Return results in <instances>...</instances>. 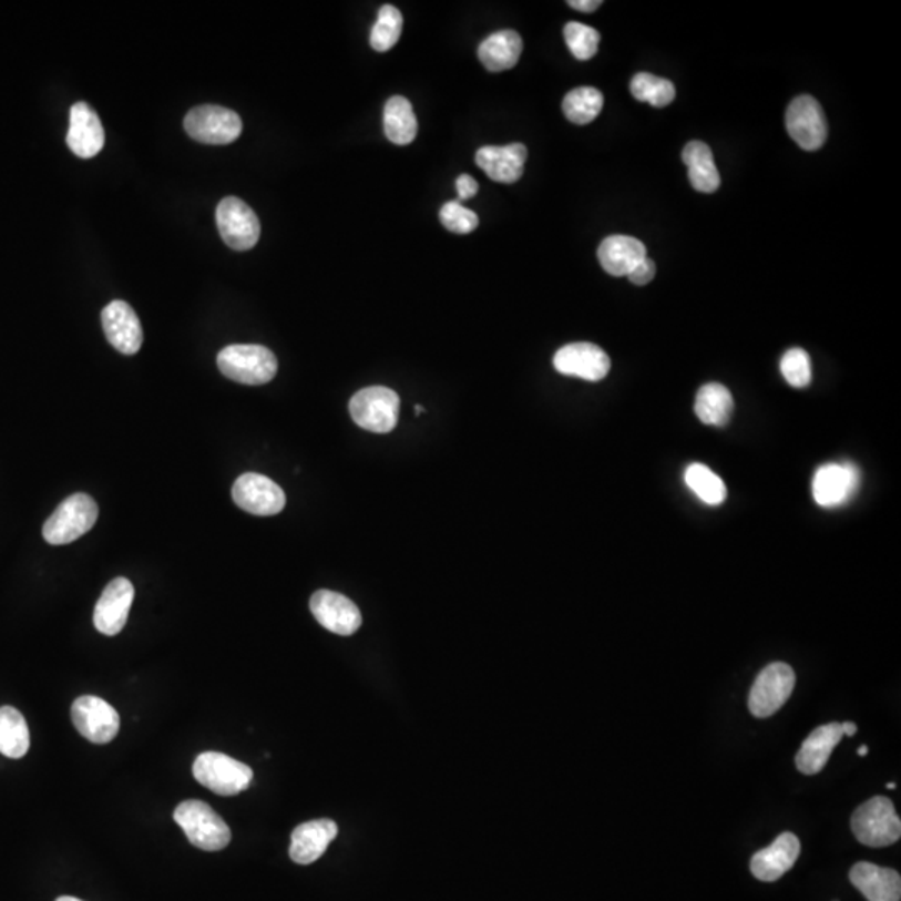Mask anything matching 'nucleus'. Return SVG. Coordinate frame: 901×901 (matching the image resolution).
Segmentation results:
<instances>
[{"label": "nucleus", "instance_id": "f257e3e1", "mask_svg": "<svg viewBox=\"0 0 901 901\" xmlns=\"http://www.w3.org/2000/svg\"><path fill=\"white\" fill-rule=\"evenodd\" d=\"M174 820L183 828L191 844L204 851H219L229 844L231 830L226 821L201 800H186L174 811Z\"/></svg>", "mask_w": 901, "mask_h": 901}, {"label": "nucleus", "instance_id": "f03ea898", "mask_svg": "<svg viewBox=\"0 0 901 901\" xmlns=\"http://www.w3.org/2000/svg\"><path fill=\"white\" fill-rule=\"evenodd\" d=\"M217 366L226 378L247 386L273 381L277 359L273 351L257 345H233L217 355Z\"/></svg>", "mask_w": 901, "mask_h": 901}, {"label": "nucleus", "instance_id": "7ed1b4c3", "mask_svg": "<svg viewBox=\"0 0 901 901\" xmlns=\"http://www.w3.org/2000/svg\"><path fill=\"white\" fill-rule=\"evenodd\" d=\"M851 831L864 847H890L900 840L901 821L891 800L874 797L854 810Z\"/></svg>", "mask_w": 901, "mask_h": 901}, {"label": "nucleus", "instance_id": "20e7f679", "mask_svg": "<svg viewBox=\"0 0 901 901\" xmlns=\"http://www.w3.org/2000/svg\"><path fill=\"white\" fill-rule=\"evenodd\" d=\"M98 516V504L89 494H72L62 501L58 510L45 521L42 534L44 540L54 546L74 543L92 530Z\"/></svg>", "mask_w": 901, "mask_h": 901}, {"label": "nucleus", "instance_id": "39448f33", "mask_svg": "<svg viewBox=\"0 0 901 901\" xmlns=\"http://www.w3.org/2000/svg\"><path fill=\"white\" fill-rule=\"evenodd\" d=\"M194 778L221 797H234L249 788L253 770L227 755L207 751L193 765Z\"/></svg>", "mask_w": 901, "mask_h": 901}, {"label": "nucleus", "instance_id": "423d86ee", "mask_svg": "<svg viewBox=\"0 0 901 901\" xmlns=\"http://www.w3.org/2000/svg\"><path fill=\"white\" fill-rule=\"evenodd\" d=\"M349 412L359 428L386 434L398 424L399 396L385 386H372L352 396Z\"/></svg>", "mask_w": 901, "mask_h": 901}, {"label": "nucleus", "instance_id": "0eeeda50", "mask_svg": "<svg viewBox=\"0 0 901 901\" xmlns=\"http://www.w3.org/2000/svg\"><path fill=\"white\" fill-rule=\"evenodd\" d=\"M797 675L787 663H771L755 679L749 692L748 708L757 718H770L790 699Z\"/></svg>", "mask_w": 901, "mask_h": 901}, {"label": "nucleus", "instance_id": "6e6552de", "mask_svg": "<svg viewBox=\"0 0 901 901\" xmlns=\"http://www.w3.org/2000/svg\"><path fill=\"white\" fill-rule=\"evenodd\" d=\"M184 127L194 141L203 144H231L243 132L239 114L221 105H199L184 119Z\"/></svg>", "mask_w": 901, "mask_h": 901}, {"label": "nucleus", "instance_id": "1a4fd4ad", "mask_svg": "<svg viewBox=\"0 0 901 901\" xmlns=\"http://www.w3.org/2000/svg\"><path fill=\"white\" fill-rule=\"evenodd\" d=\"M217 229L234 250H249L260 236L259 217L239 197H226L216 211Z\"/></svg>", "mask_w": 901, "mask_h": 901}, {"label": "nucleus", "instance_id": "9d476101", "mask_svg": "<svg viewBox=\"0 0 901 901\" xmlns=\"http://www.w3.org/2000/svg\"><path fill=\"white\" fill-rule=\"evenodd\" d=\"M75 729L94 745H107L117 736L121 719L114 706L98 696H81L71 709Z\"/></svg>", "mask_w": 901, "mask_h": 901}, {"label": "nucleus", "instance_id": "9b49d317", "mask_svg": "<svg viewBox=\"0 0 901 901\" xmlns=\"http://www.w3.org/2000/svg\"><path fill=\"white\" fill-rule=\"evenodd\" d=\"M787 131L805 151H817L827 141L828 124L820 102L811 95L794 99L787 109Z\"/></svg>", "mask_w": 901, "mask_h": 901}, {"label": "nucleus", "instance_id": "f8f14e48", "mask_svg": "<svg viewBox=\"0 0 901 901\" xmlns=\"http://www.w3.org/2000/svg\"><path fill=\"white\" fill-rule=\"evenodd\" d=\"M233 500L240 510L254 516H274L286 506V494L263 474L246 473L233 487Z\"/></svg>", "mask_w": 901, "mask_h": 901}, {"label": "nucleus", "instance_id": "ddd939ff", "mask_svg": "<svg viewBox=\"0 0 901 901\" xmlns=\"http://www.w3.org/2000/svg\"><path fill=\"white\" fill-rule=\"evenodd\" d=\"M860 488V470L851 463H828L813 478V498L821 508H838L853 500Z\"/></svg>", "mask_w": 901, "mask_h": 901}, {"label": "nucleus", "instance_id": "4468645a", "mask_svg": "<svg viewBox=\"0 0 901 901\" xmlns=\"http://www.w3.org/2000/svg\"><path fill=\"white\" fill-rule=\"evenodd\" d=\"M554 368L564 376L596 382L608 376L612 361L603 349L591 342H573L554 355Z\"/></svg>", "mask_w": 901, "mask_h": 901}, {"label": "nucleus", "instance_id": "2eb2a0df", "mask_svg": "<svg viewBox=\"0 0 901 901\" xmlns=\"http://www.w3.org/2000/svg\"><path fill=\"white\" fill-rule=\"evenodd\" d=\"M311 613L319 625L331 633L351 636L361 628V612L349 597L335 591L321 590L313 594Z\"/></svg>", "mask_w": 901, "mask_h": 901}, {"label": "nucleus", "instance_id": "dca6fc26", "mask_svg": "<svg viewBox=\"0 0 901 901\" xmlns=\"http://www.w3.org/2000/svg\"><path fill=\"white\" fill-rule=\"evenodd\" d=\"M134 586L125 577H115L105 586L94 610V626L105 636H115L122 632L129 618Z\"/></svg>", "mask_w": 901, "mask_h": 901}, {"label": "nucleus", "instance_id": "f3484780", "mask_svg": "<svg viewBox=\"0 0 901 901\" xmlns=\"http://www.w3.org/2000/svg\"><path fill=\"white\" fill-rule=\"evenodd\" d=\"M105 338L122 355L132 356L141 349L144 335L134 309L124 300H112L102 311Z\"/></svg>", "mask_w": 901, "mask_h": 901}, {"label": "nucleus", "instance_id": "a211bd4d", "mask_svg": "<svg viewBox=\"0 0 901 901\" xmlns=\"http://www.w3.org/2000/svg\"><path fill=\"white\" fill-rule=\"evenodd\" d=\"M478 167L487 173L494 183L513 184L521 180L524 173V163L528 160L526 145H487L477 153Z\"/></svg>", "mask_w": 901, "mask_h": 901}, {"label": "nucleus", "instance_id": "6ab92c4d", "mask_svg": "<svg viewBox=\"0 0 901 901\" xmlns=\"http://www.w3.org/2000/svg\"><path fill=\"white\" fill-rule=\"evenodd\" d=\"M104 141V127L94 109L85 102L72 105L68 132V145L72 153L82 160H91L101 153Z\"/></svg>", "mask_w": 901, "mask_h": 901}, {"label": "nucleus", "instance_id": "aec40b11", "mask_svg": "<svg viewBox=\"0 0 901 901\" xmlns=\"http://www.w3.org/2000/svg\"><path fill=\"white\" fill-rule=\"evenodd\" d=\"M801 844L797 835L781 833L770 847L751 858V873L761 881H777L794 868L800 857Z\"/></svg>", "mask_w": 901, "mask_h": 901}, {"label": "nucleus", "instance_id": "412c9836", "mask_svg": "<svg viewBox=\"0 0 901 901\" xmlns=\"http://www.w3.org/2000/svg\"><path fill=\"white\" fill-rule=\"evenodd\" d=\"M338 837V825L332 820H315L299 825L290 837L289 857L299 864H311L322 857Z\"/></svg>", "mask_w": 901, "mask_h": 901}, {"label": "nucleus", "instance_id": "4be33fe9", "mask_svg": "<svg viewBox=\"0 0 901 901\" xmlns=\"http://www.w3.org/2000/svg\"><path fill=\"white\" fill-rule=\"evenodd\" d=\"M850 881L868 901L901 900L900 873L891 868L861 861L851 868Z\"/></svg>", "mask_w": 901, "mask_h": 901}, {"label": "nucleus", "instance_id": "5701e85b", "mask_svg": "<svg viewBox=\"0 0 901 901\" xmlns=\"http://www.w3.org/2000/svg\"><path fill=\"white\" fill-rule=\"evenodd\" d=\"M843 738L840 723L818 726L810 733L797 755V768L803 775H817L830 760L831 751Z\"/></svg>", "mask_w": 901, "mask_h": 901}, {"label": "nucleus", "instance_id": "b1692460", "mask_svg": "<svg viewBox=\"0 0 901 901\" xmlns=\"http://www.w3.org/2000/svg\"><path fill=\"white\" fill-rule=\"evenodd\" d=\"M645 257V244L629 236L606 237L597 249L601 267L615 277L628 276Z\"/></svg>", "mask_w": 901, "mask_h": 901}, {"label": "nucleus", "instance_id": "393cba45", "mask_svg": "<svg viewBox=\"0 0 901 901\" xmlns=\"http://www.w3.org/2000/svg\"><path fill=\"white\" fill-rule=\"evenodd\" d=\"M523 52V39L514 31H500L481 42L478 58L491 72L513 69Z\"/></svg>", "mask_w": 901, "mask_h": 901}, {"label": "nucleus", "instance_id": "a878e982", "mask_svg": "<svg viewBox=\"0 0 901 901\" xmlns=\"http://www.w3.org/2000/svg\"><path fill=\"white\" fill-rule=\"evenodd\" d=\"M683 161L688 166L689 183L696 191L711 194L718 190L721 181L713 160L711 149L705 142H689L683 151Z\"/></svg>", "mask_w": 901, "mask_h": 901}, {"label": "nucleus", "instance_id": "bb28decb", "mask_svg": "<svg viewBox=\"0 0 901 901\" xmlns=\"http://www.w3.org/2000/svg\"><path fill=\"white\" fill-rule=\"evenodd\" d=\"M735 401L731 392L718 382H708L703 386L696 396L695 412L703 424L726 426L731 419Z\"/></svg>", "mask_w": 901, "mask_h": 901}, {"label": "nucleus", "instance_id": "cd10ccee", "mask_svg": "<svg viewBox=\"0 0 901 901\" xmlns=\"http://www.w3.org/2000/svg\"><path fill=\"white\" fill-rule=\"evenodd\" d=\"M386 137L396 145H408L418 135V119L412 111L411 102L402 95H395L386 102Z\"/></svg>", "mask_w": 901, "mask_h": 901}, {"label": "nucleus", "instance_id": "c85d7f7f", "mask_svg": "<svg viewBox=\"0 0 901 901\" xmlns=\"http://www.w3.org/2000/svg\"><path fill=\"white\" fill-rule=\"evenodd\" d=\"M31 746V735L21 711L12 706L0 708V754L4 757L19 760L24 757Z\"/></svg>", "mask_w": 901, "mask_h": 901}, {"label": "nucleus", "instance_id": "c756f323", "mask_svg": "<svg viewBox=\"0 0 901 901\" xmlns=\"http://www.w3.org/2000/svg\"><path fill=\"white\" fill-rule=\"evenodd\" d=\"M605 99L597 89L577 88L567 92L563 101V112L567 121L576 125H586L600 115Z\"/></svg>", "mask_w": 901, "mask_h": 901}, {"label": "nucleus", "instance_id": "7c9ffc66", "mask_svg": "<svg viewBox=\"0 0 901 901\" xmlns=\"http://www.w3.org/2000/svg\"><path fill=\"white\" fill-rule=\"evenodd\" d=\"M685 483L703 503L709 504V506H718L726 500L725 483L705 464H689L685 471Z\"/></svg>", "mask_w": 901, "mask_h": 901}, {"label": "nucleus", "instance_id": "2f4dec72", "mask_svg": "<svg viewBox=\"0 0 901 901\" xmlns=\"http://www.w3.org/2000/svg\"><path fill=\"white\" fill-rule=\"evenodd\" d=\"M632 94L636 101L648 102L655 107H666L675 101L676 89L668 79L656 78L648 72H639L633 78Z\"/></svg>", "mask_w": 901, "mask_h": 901}, {"label": "nucleus", "instance_id": "473e14b6", "mask_svg": "<svg viewBox=\"0 0 901 901\" xmlns=\"http://www.w3.org/2000/svg\"><path fill=\"white\" fill-rule=\"evenodd\" d=\"M402 32V14L395 6H382L375 28L371 31V48L378 52H388L398 44Z\"/></svg>", "mask_w": 901, "mask_h": 901}, {"label": "nucleus", "instance_id": "72a5a7b5", "mask_svg": "<svg viewBox=\"0 0 901 901\" xmlns=\"http://www.w3.org/2000/svg\"><path fill=\"white\" fill-rule=\"evenodd\" d=\"M564 39H566L567 48L571 54L577 61H590L596 55L597 48H600L601 35L596 29L590 25L580 24V22H570L564 28Z\"/></svg>", "mask_w": 901, "mask_h": 901}, {"label": "nucleus", "instance_id": "f704fd0d", "mask_svg": "<svg viewBox=\"0 0 901 901\" xmlns=\"http://www.w3.org/2000/svg\"><path fill=\"white\" fill-rule=\"evenodd\" d=\"M781 375L794 388H807L811 382L810 356L803 349H790L781 359Z\"/></svg>", "mask_w": 901, "mask_h": 901}, {"label": "nucleus", "instance_id": "c9c22d12", "mask_svg": "<svg viewBox=\"0 0 901 901\" xmlns=\"http://www.w3.org/2000/svg\"><path fill=\"white\" fill-rule=\"evenodd\" d=\"M442 226L451 233L470 234L480 226V219L473 211L464 207L460 201H451L446 203L439 211Z\"/></svg>", "mask_w": 901, "mask_h": 901}, {"label": "nucleus", "instance_id": "e433bc0d", "mask_svg": "<svg viewBox=\"0 0 901 901\" xmlns=\"http://www.w3.org/2000/svg\"><path fill=\"white\" fill-rule=\"evenodd\" d=\"M655 260L645 257L642 263L636 264L635 269L628 274V277L636 286H645V284L652 283V280L655 279Z\"/></svg>", "mask_w": 901, "mask_h": 901}, {"label": "nucleus", "instance_id": "4c0bfd02", "mask_svg": "<svg viewBox=\"0 0 901 901\" xmlns=\"http://www.w3.org/2000/svg\"><path fill=\"white\" fill-rule=\"evenodd\" d=\"M478 190H480V184L477 183L474 177L468 176V174H463V176L458 177L457 180V191H458V199L468 201L471 197L477 196Z\"/></svg>", "mask_w": 901, "mask_h": 901}, {"label": "nucleus", "instance_id": "58836bf2", "mask_svg": "<svg viewBox=\"0 0 901 901\" xmlns=\"http://www.w3.org/2000/svg\"><path fill=\"white\" fill-rule=\"evenodd\" d=\"M567 6L573 8L574 11L594 12L600 8L601 2L600 0H571V2H567Z\"/></svg>", "mask_w": 901, "mask_h": 901}, {"label": "nucleus", "instance_id": "ea45409f", "mask_svg": "<svg viewBox=\"0 0 901 901\" xmlns=\"http://www.w3.org/2000/svg\"><path fill=\"white\" fill-rule=\"evenodd\" d=\"M840 725H841V731H843V735L854 736V733H857L858 728H857V725H854V723L844 721V723H840Z\"/></svg>", "mask_w": 901, "mask_h": 901}, {"label": "nucleus", "instance_id": "a19ab883", "mask_svg": "<svg viewBox=\"0 0 901 901\" xmlns=\"http://www.w3.org/2000/svg\"><path fill=\"white\" fill-rule=\"evenodd\" d=\"M858 755H860V757L868 755V746H860V748H858Z\"/></svg>", "mask_w": 901, "mask_h": 901}, {"label": "nucleus", "instance_id": "79ce46f5", "mask_svg": "<svg viewBox=\"0 0 901 901\" xmlns=\"http://www.w3.org/2000/svg\"><path fill=\"white\" fill-rule=\"evenodd\" d=\"M55 901H82V900H79V898H74V897H61V898H58V900H55Z\"/></svg>", "mask_w": 901, "mask_h": 901}, {"label": "nucleus", "instance_id": "37998d69", "mask_svg": "<svg viewBox=\"0 0 901 901\" xmlns=\"http://www.w3.org/2000/svg\"><path fill=\"white\" fill-rule=\"evenodd\" d=\"M887 788H888V790H894V788H897V785H894V784H888V785H887Z\"/></svg>", "mask_w": 901, "mask_h": 901}, {"label": "nucleus", "instance_id": "c03bdc74", "mask_svg": "<svg viewBox=\"0 0 901 901\" xmlns=\"http://www.w3.org/2000/svg\"><path fill=\"white\" fill-rule=\"evenodd\" d=\"M422 408L421 406H416V414H421Z\"/></svg>", "mask_w": 901, "mask_h": 901}]
</instances>
